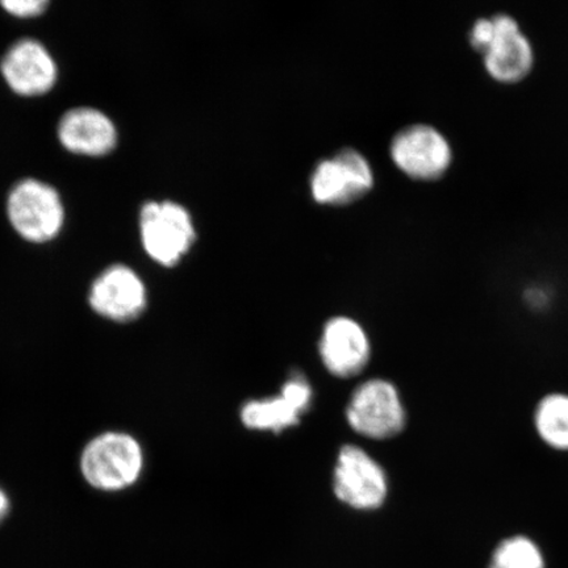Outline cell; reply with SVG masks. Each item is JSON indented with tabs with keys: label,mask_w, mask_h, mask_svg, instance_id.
<instances>
[{
	"label": "cell",
	"mask_w": 568,
	"mask_h": 568,
	"mask_svg": "<svg viewBox=\"0 0 568 568\" xmlns=\"http://www.w3.org/2000/svg\"><path fill=\"white\" fill-rule=\"evenodd\" d=\"M470 44L483 55L487 73L503 83H516L530 73L535 54L517 21L506 13L479 19L470 31Z\"/></svg>",
	"instance_id": "1"
},
{
	"label": "cell",
	"mask_w": 568,
	"mask_h": 568,
	"mask_svg": "<svg viewBox=\"0 0 568 568\" xmlns=\"http://www.w3.org/2000/svg\"><path fill=\"white\" fill-rule=\"evenodd\" d=\"M7 215L19 236L34 244L54 240L65 222L59 191L34 178H27L12 187L7 199Z\"/></svg>",
	"instance_id": "2"
},
{
	"label": "cell",
	"mask_w": 568,
	"mask_h": 568,
	"mask_svg": "<svg viewBox=\"0 0 568 568\" xmlns=\"http://www.w3.org/2000/svg\"><path fill=\"white\" fill-rule=\"evenodd\" d=\"M144 466L140 444L125 433H104L82 453L81 470L89 485L101 491H122L136 483Z\"/></svg>",
	"instance_id": "3"
},
{
	"label": "cell",
	"mask_w": 568,
	"mask_h": 568,
	"mask_svg": "<svg viewBox=\"0 0 568 568\" xmlns=\"http://www.w3.org/2000/svg\"><path fill=\"white\" fill-rule=\"evenodd\" d=\"M141 241L149 257L174 266L189 252L195 230L189 212L173 202H149L140 213Z\"/></svg>",
	"instance_id": "4"
},
{
	"label": "cell",
	"mask_w": 568,
	"mask_h": 568,
	"mask_svg": "<svg viewBox=\"0 0 568 568\" xmlns=\"http://www.w3.org/2000/svg\"><path fill=\"white\" fill-rule=\"evenodd\" d=\"M347 423L361 436L393 438L406 426V409L393 383L373 379L361 385L346 409Z\"/></svg>",
	"instance_id": "5"
},
{
	"label": "cell",
	"mask_w": 568,
	"mask_h": 568,
	"mask_svg": "<svg viewBox=\"0 0 568 568\" xmlns=\"http://www.w3.org/2000/svg\"><path fill=\"white\" fill-rule=\"evenodd\" d=\"M333 489L339 501L355 509L372 510L383 506L388 495V480L378 462L358 446L339 450Z\"/></svg>",
	"instance_id": "6"
},
{
	"label": "cell",
	"mask_w": 568,
	"mask_h": 568,
	"mask_svg": "<svg viewBox=\"0 0 568 568\" xmlns=\"http://www.w3.org/2000/svg\"><path fill=\"white\" fill-rule=\"evenodd\" d=\"M390 158L414 180L435 181L450 168L453 152L449 141L436 128L417 124L396 134L390 142Z\"/></svg>",
	"instance_id": "7"
},
{
	"label": "cell",
	"mask_w": 568,
	"mask_h": 568,
	"mask_svg": "<svg viewBox=\"0 0 568 568\" xmlns=\"http://www.w3.org/2000/svg\"><path fill=\"white\" fill-rule=\"evenodd\" d=\"M374 176L364 155L345 149L336 158L326 160L312 176V194L318 203L347 204L357 201L373 187Z\"/></svg>",
	"instance_id": "8"
},
{
	"label": "cell",
	"mask_w": 568,
	"mask_h": 568,
	"mask_svg": "<svg viewBox=\"0 0 568 568\" xmlns=\"http://www.w3.org/2000/svg\"><path fill=\"white\" fill-rule=\"evenodd\" d=\"M91 308L112 322L128 323L146 308V288L140 276L125 265L105 268L92 283Z\"/></svg>",
	"instance_id": "9"
},
{
	"label": "cell",
	"mask_w": 568,
	"mask_h": 568,
	"mask_svg": "<svg viewBox=\"0 0 568 568\" xmlns=\"http://www.w3.org/2000/svg\"><path fill=\"white\" fill-rule=\"evenodd\" d=\"M0 71L10 89L21 97L47 94L59 75L52 54L33 39L12 44L0 61Z\"/></svg>",
	"instance_id": "10"
},
{
	"label": "cell",
	"mask_w": 568,
	"mask_h": 568,
	"mask_svg": "<svg viewBox=\"0 0 568 568\" xmlns=\"http://www.w3.org/2000/svg\"><path fill=\"white\" fill-rule=\"evenodd\" d=\"M371 341L362 326L349 317H335L325 324L320 355L326 371L337 378H353L371 361Z\"/></svg>",
	"instance_id": "11"
},
{
	"label": "cell",
	"mask_w": 568,
	"mask_h": 568,
	"mask_svg": "<svg viewBox=\"0 0 568 568\" xmlns=\"http://www.w3.org/2000/svg\"><path fill=\"white\" fill-rule=\"evenodd\" d=\"M312 402L310 383L301 375L286 382L278 396L252 400L241 409V422L252 430L280 433L300 424Z\"/></svg>",
	"instance_id": "12"
},
{
	"label": "cell",
	"mask_w": 568,
	"mask_h": 568,
	"mask_svg": "<svg viewBox=\"0 0 568 568\" xmlns=\"http://www.w3.org/2000/svg\"><path fill=\"white\" fill-rule=\"evenodd\" d=\"M59 140L69 152L89 158H103L115 149L118 131L112 120L91 106H78L59 123Z\"/></svg>",
	"instance_id": "13"
},
{
	"label": "cell",
	"mask_w": 568,
	"mask_h": 568,
	"mask_svg": "<svg viewBox=\"0 0 568 568\" xmlns=\"http://www.w3.org/2000/svg\"><path fill=\"white\" fill-rule=\"evenodd\" d=\"M536 430L542 442L559 452H568V395L551 394L538 403Z\"/></svg>",
	"instance_id": "14"
},
{
	"label": "cell",
	"mask_w": 568,
	"mask_h": 568,
	"mask_svg": "<svg viewBox=\"0 0 568 568\" xmlns=\"http://www.w3.org/2000/svg\"><path fill=\"white\" fill-rule=\"evenodd\" d=\"M488 568H545V558L530 538L514 536L496 546Z\"/></svg>",
	"instance_id": "15"
},
{
	"label": "cell",
	"mask_w": 568,
	"mask_h": 568,
	"mask_svg": "<svg viewBox=\"0 0 568 568\" xmlns=\"http://www.w3.org/2000/svg\"><path fill=\"white\" fill-rule=\"evenodd\" d=\"M48 0H6L2 7L11 16L18 18H34L47 10Z\"/></svg>",
	"instance_id": "16"
},
{
	"label": "cell",
	"mask_w": 568,
	"mask_h": 568,
	"mask_svg": "<svg viewBox=\"0 0 568 568\" xmlns=\"http://www.w3.org/2000/svg\"><path fill=\"white\" fill-rule=\"evenodd\" d=\"M10 500L9 497L0 489V521L9 514Z\"/></svg>",
	"instance_id": "17"
}]
</instances>
